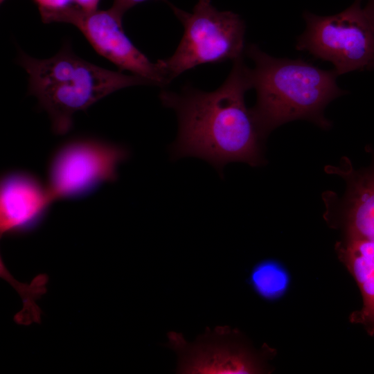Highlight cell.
Here are the masks:
<instances>
[{"mask_svg": "<svg viewBox=\"0 0 374 374\" xmlns=\"http://www.w3.org/2000/svg\"><path fill=\"white\" fill-rule=\"evenodd\" d=\"M73 4L84 10H95L98 9L100 0H72Z\"/></svg>", "mask_w": 374, "mask_h": 374, "instance_id": "15", "label": "cell"}, {"mask_svg": "<svg viewBox=\"0 0 374 374\" xmlns=\"http://www.w3.org/2000/svg\"><path fill=\"white\" fill-rule=\"evenodd\" d=\"M369 11L371 15L374 18V0H371L367 7H366Z\"/></svg>", "mask_w": 374, "mask_h": 374, "instance_id": "16", "label": "cell"}, {"mask_svg": "<svg viewBox=\"0 0 374 374\" xmlns=\"http://www.w3.org/2000/svg\"><path fill=\"white\" fill-rule=\"evenodd\" d=\"M125 148L94 139L64 144L53 157L49 186L55 200L84 195L117 178L119 163L128 157Z\"/></svg>", "mask_w": 374, "mask_h": 374, "instance_id": "8", "label": "cell"}, {"mask_svg": "<svg viewBox=\"0 0 374 374\" xmlns=\"http://www.w3.org/2000/svg\"><path fill=\"white\" fill-rule=\"evenodd\" d=\"M340 259L353 275L360 290L363 305L350 321L359 323L374 337V241L346 236L338 243Z\"/></svg>", "mask_w": 374, "mask_h": 374, "instance_id": "11", "label": "cell"}, {"mask_svg": "<svg viewBox=\"0 0 374 374\" xmlns=\"http://www.w3.org/2000/svg\"><path fill=\"white\" fill-rule=\"evenodd\" d=\"M330 172L345 179L347 190L339 204L346 236L374 241V166L353 171L347 166L331 167Z\"/></svg>", "mask_w": 374, "mask_h": 374, "instance_id": "10", "label": "cell"}, {"mask_svg": "<svg viewBox=\"0 0 374 374\" xmlns=\"http://www.w3.org/2000/svg\"><path fill=\"white\" fill-rule=\"evenodd\" d=\"M296 48L333 64L338 75L374 68V18L355 2L344 11L319 16L305 12Z\"/></svg>", "mask_w": 374, "mask_h": 374, "instance_id": "5", "label": "cell"}, {"mask_svg": "<svg viewBox=\"0 0 374 374\" xmlns=\"http://www.w3.org/2000/svg\"><path fill=\"white\" fill-rule=\"evenodd\" d=\"M44 23L64 22L77 27L94 49L120 71L144 78L153 85L170 82L159 62H152L124 33L123 17L112 8L84 10L75 5L57 10H39Z\"/></svg>", "mask_w": 374, "mask_h": 374, "instance_id": "6", "label": "cell"}, {"mask_svg": "<svg viewBox=\"0 0 374 374\" xmlns=\"http://www.w3.org/2000/svg\"><path fill=\"white\" fill-rule=\"evenodd\" d=\"M245 54L253 60L250 69L257 100L251 110L266 138L278 126L295 120H307L327 129L330 122L323 111L346 91L337 84V73L302 59L274 57L251 44Z\"/></svg>", "mask_w": 374, "mask_h": 374, "instance_id": "2", "label": "cell"}, {"mask_svg": "<svg viewBox=\"0 0 374 374\" xmlns=\"http://www.w3.org/2000/svg\"><path fill=\"white\" fill-rule=\"evenodd\" d=\"M18 63L28 75V92L48 113L53 131L66 134L73 115L128 87L153 85L134 74L108 70L77 56L65 44L54 56L34 58L21 52Z\"/></svg>", "mask_w": 374, "mask_h": 374, "instance_id": "3", "label": "cell"}, {"mask_svg": "<svg viewBox=\"0 0 374 374\" xmlns=\"http://www.w3.org/2000/svg\"><path fill=\"white\" fill-rule=\"evenodd\" d=\"M3 0H1L2 1ZM39 10H57L73 5L72 0H33Z\"/></svg>", "mask_w": 374, "mask_h": 374, "instance_id": "13", "label": "cell"}, {"mask_svg": "<svg viewBox=\"0 0 374 374\" xmlns=\"http://www.w3.org/2000/svg\"><path fill=\"white\" fill-rule=\"evenodd\" d=\"M166 346L177 355V373L239 374L265 373L264 350L257 353L237 329L217 326L206 328L193 343L182 334L168 333Z\"/></svg>", "mask_w": 374, "mask_h": 374, "instance_id": "7", "label": "cell"}, {"mask_svg": "<svg viewBox=\"0 0 374 374\" xmlns=\"http://www.w3.org/2000/svg\"><path fill=\"white\" fill-rule=\"evenodd\" d=\"M244 57L233 61L222 85L212 91L190 84L180 92L161 91L162 104L176 112L178 134L170 145L174 159L193 157L206 161L219 172L230 162L251 166L264 163L262 134L253 113L244 101L252 89L250 68Z\"/></svg>", "mask_w": 374, "mask_h": 374, "instance_id": "1", "label": "cell"}, {"mask_svg": "<svg viewBox=\"0 0 374 374\" xmlns=\"http://www.w3.org/2000/svg\"><path fill=\"white\" fill-rule=\"evenodd\" d=\"M168 5L184 29L175 53L157 60L170 82L199 65L243 57L246 26L238 14L218 10L211 0H197L192 12Z\"/></svg>", "mask_w": 374, "mask_h": 374, "instance_id": "4", "label": "cell"}, {"mask_svg": "<svg viewBox=\"0 0 374 374\" xmlns=\"http://www.w3.org/2000/svg\"><path fill=\"white\" fill-rule=\"evenodd\" d=\"M1 235L24 231L39 222L55 199L48 187L35 178L15 172L4 177L0 186Z\"/></svg>", "mask_w": 374, "mask_h": 374, "instance_id": "9", "label": "cell"}, {"mask_svg": "<svg viewBox=\"0 0 374 374\" xmlns=\"http://www.w3.org/2000/svg\"><path fill=\"white\" fill-rule=\"evenodd\" d=\"M249 282L261 297L274 300L284 294L289 283V277L286 270L278 262L265 260L253 268Z\"/></svg>", "mask_w": 374, "mask_h": 374, "instance_id": "12", "label": "cell"}, {"mask_svg": "<svg viewBox=\"0 0 374 374\" xmlns=\"http://www.w3.org/2000/svg\"><path fill=\"white\" fill-rule=\"evenodd\" d=\"M150 0H114L112 8L118 15L121 16L130 8H133L136 5ZM166 1V0H161Z\"/></svg>", "mask_w": 374, "mask_h": 374, "instance_id": "14", "label": "cell"}]
</instances>
